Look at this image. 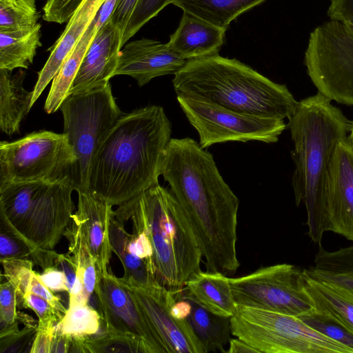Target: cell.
Wrapping results in <instances>:
<instances>
[{
  "label": "cell",
  "instance_id": "obj_42",
  "mask_svg": "<svg viewBox=\"0 0 353 353\" xmlns=\"http://www.w3.org/2000/svg\"><path fill=\"white\" fill-rule=\"evenodd\" d=\"M30 292L42 297L50 303L63 316L67 310L61 301V298L54 294V292L48 289L39 279L38 273L32 272Z\"/></svg>",
  "mask_w": 353,
  "mask_h": 353
},
{
  "label": "cell",
  "instance_id": "obj_11",
  "mask_svg": "<svg viewBox=\"0 0 353 353\" xmlns=\"http://www.w3.org/2000/svg\"><path fill=\"white\" fill-rule=\"evenodd\" d=\"M176 96L204 149L228 141L275 143L288 127L284 119L242 113L198 98Z\"/></svg>",
  "mask_w": 353,
  "mask_h": 353
},
{
  "label": "cell",
  "instance_id": "obj_10",
  "mask_svg": "<svg viewBox=\"0 0 353 353\" xmlns=\"http://www.w3.org/2000/svg\"><path fill=\"white\" fill-rule=\"evenodd\" d=\"M76 156L67 136L42 130L0 142V186L69 176Z\"/></svg>",
  "mask_w": 353,
  "mask_h": 353
},
{
  "label": "cell",
  "instance_id": "obj_13",
  "mask_svg": "<svg viewBox=\"0 0 353 353\" xmlns=\"http://www.w3.org/2000/svg\"><path fill=\"white\" fill-rule=\"evenodd\" d=\"M119 281L144 314L166 353H206L188 321L177 320L170 314L177 292L160 283L145 285L123 276Z\"/></svg>",
  "mask_w": 353,
  "mask_h": 353
},
{
  "label": "cell",
  "instance_id": "obj_28",
  "mask_svg": "<svg viewBox=\"0 0 353 353\" xmlns=\"http://www.w3.org/2000/svg\"><path fill=\"white\" fill-rule=\"evenodd\" d=\"M191 301L192 310L188 321L206 353L217 350L225 352L223 347L229 343L232 334L230 317L214 314Z\"/></svg>",
  "mask_w": 353,
  "mask_h": 353
},
{
  "label": "cell",
  "instance_id": "obj_3",
  "mask_svg": "<svg viewBox=\"0 0 353 353\" xmlns=\"http://www.w3.org/2000/svg\"><path fill=\"white\" fill-rule=\"evenodd\" d=\"M318 92L298 101L288 119L294 143L291 151L295 168L292 177L296 206L307 211V234L320 244L328 232L324 184L330 160L337 143L347 137L352 121Z\"/></svg>",
  "mask_w": 353,
  "mask_h": 353
},
{
  "label": "cell",
  "instance_id": "obj_14",
  "mask_svg": "<svg viewBox=\"0 0 353 353\" xmlns=\"http://www.w3.org/2000/svg\"><path fill=\"white\" fill-rule=\"evenodd\" d=\"M94 294L105 330L136 339L146 353H166L144 314L118 277L109 271L97 274Z\"/></svg>",
  "mask_w": 353,
  "mask_h": 353
},
{
  "label": "cell",
  "instance_id": "obj_48",
  "mask_svg": "<svg viewBox=\"0 0 353 353\" xmlns=\"http://www.w3.org/2000/svg\"><path fill=\"white\" fill-rule=\"evenodd\" d=\"M117 0H105L97 15L96 26L99 29L110 18Z\"/></svg>",
  "mask_w": 353,
  "mask_h": 353
},
{
  "label": "cell",
  "instance_id": "obj_41",
  "mask_svg": "<svg viewBox=\"0 0 353 353\" xmlns=\"http://www.w3.org/2000/svg\"><path fill=\"white\" fill-rule=\"evenodd\" d=\"M139 0H117L110 17L113 24L123 34Z\"/></svg>",
  "mask_w": 353,
  "mask_h": 353
},
{
  "label": "cell",
  "instance_id": "obj_4",
  "mask_svg": "<svg viewBox=\"0 0 353 353\" xmlns=\"http://www.w3.org/2000/svg\"><path fill=\"white\" fill-rule=\"evenodd\" d=\"M113 214L124 223L130 221L133 232L150 239L156 276L162 285L179 292L201 271L198 239L170 190L154 185L118 206Z\"/></svg>",
  "mask_w": 353,
  "mask_h": 353
},
{
  "label": "cell",
  "instance_id": "obj_33",
  "mask_svg": "<svg viewBox=\"0 0 353 353\" xmlns=\"http://www.w3.org/2000/svg\"><path fill=\"white\" fill-rule=\"evenodd\" d=\"M299 318L312 329L346 346L353 352V334L332 318L315 310Z\"/></svg>",
  "mask_w": 353,
  "mask_h": 353
},
{
  "label": "cell",
  "instance_id": "obj_26",
  "mask_svg": "<svg viewBox=\"0 0 353 353\" xmlns=\"http://www.w3.org/2000/svg\"><path fill=\"white\" fill-rule=\"evenodd\" d=\"M41 24L29 31L0 32V69H27L41 46Z\"/></svg>",
  "mask_w": 353,
  "mask_h": 353
},
{
  "label": "cell",
  "instance_id": "obj_16",
  "mask_svg": "<svg viewBox=\"0 0 353 353\" xmlns=\"http://www.w3.org/2000/svg\"><path fill=\"white\" fill-rule=\"evenodd\" d=\"M77 210L67 229L86 246L96 261L97 274L108 272L112 256L110 228L112 206L88 192H78Z\"/></svg>",
  "mask_w": 353,
  "mask_h": 353
},
{
  "label": "cell",
  "instance_id": "obj_6",
  "mask_svg": "<svg viewBox=\"0 0 353 353\" xmlns=\"http://www.w3.org/2000/svg\"><path fill=\"white\" fill-rule=\"evenodd\" d=\"M74 190L69 176L54 181L1 185L0 221L19 235L34 251L52 250L74 214Z\"/></svg>",
  "mask_w": 353,
  "mask_h": 353
},
{
  "label": "cell",
  "instance_id": "obj_45",
  "mask_svg": "<svg viewBox=\"0 0 353 353\" xmlns=\"http://www.w3.org/2000/svg\"><path fill=\"white\" fill-rule=\"evenodd\" d=\"M54 327H37L30 353H50Z\"/></svg>",
  "mask_w": 353,
  "mask_h": 353
},
{
  "label": "cell",
  "instance_id": "obj_50",
  "mask_svg": "<svg viewBox=\"0 0 353 353\" xmlns=\"http://www.w3.org/2000/svg\"><path fill=\"white\" fill-rule=\"evenodd\" d=\"M347 140L348 143H350V146L353 149V121L352 123V127L350 133L347 136Z\"/></svg>",
  "mask_w": 353,
  "mask_h": 353
},
{
  "label": "cell",
  "instance_id": "obj_25",
  "mask_svg": "<svg viewBox=\"0 0 353 353\" xmlns=\"http://www.w3.org/2000/svg\"><path fill=\"white\" fill-rule=\"evenodd\" d=\"M96 23L95 17L54 77L44 105V110L48 114L59 109L68 95L81 61L97 30Z\"/></svg>",
  "mask_w": 353,
  "mask_h": 353
},
{
  "label": "cell",
  "instance_id": "obj_8",
  "mask_svg": "<svg viewBox=\"0 0 353 353\" xmlns=\"http://www.w3.org/2000/svg\"><path fill=\"white\" fill-rule=\"evenodd\" d=\"M59 109L63 117V133L76 156L69 176L75 191L88 192L92 157L123 112L116 103L110 83L90 91L69 94Z\"/></svg>",
  "mask_w": 353,
  "mask_h": 353
},
{
  "label": "cell",
  "instance_id": "obj_17",
  "mask_svg": "<svg viewBox=\"0 0 353 353\" xmlns=\"http://www.w3.org/2000/svg\"><path fill=\"white\" fill-rule=\"evenodd\" d=\"M122 37V32L113 24L111 18L97 30L69 94L90 91L110 83V79L114 77L123 48Z\"/></svg>",
  "mask_w": 353,
  "mask_h": 353
},
{
  "label": "cell",
  "instance_id": "obj_9",
  "mask_svg": "<svg viewBox=\"0 0 353 353\" xmlns=\"http://www.w3.org/2000/svg\"><path fill=\"white\" fill-rule=\"evenodd\" d=\"M304 65L318 92L353 105V25L330 19L316 26L309 36Z\"/></svg>",
  "mask_w": 353,
  "mask_h": 353
},
{
  "label": "cell",
  "instance_id": "obj_2",
  "mask_svg": "<svg viewBox=\"0 0 353 353\" xmlns=\"http://www.w3.org/2000/svg\"><path fill=\"white\" fill-rule=\"evenodd\" d=\"M171 132L161 106L123 113L92 157L88 192L119 206L158 184Z\"/></svg>",
  "mask_w": 353,
  "mask_h": 353
},
{
  "label": "cell",
  "instance_id": "obj_18",
  "mask_svg": "<svg viewBox=\"0 0 353 353\" xmlns=\"http://www.w3.org/2000/svg\"><path fill=\"white\" fill-rule=\"evenodd\" d=\"M123 47L114 77L130 76L139 86L157 77L175 74L187 62L168 43L154 39L143 38L127 43Z\"/></svg>",
  "mask_w": 353,
  "mask_h": 353
},
{
  "label": "cell",
  "instance_id": "obj_43",
  "mask_svg": "<svg viewBox=\"0 0 353 353\" xmlns=\"http://www.w3.org/2000/svg\"><path fill=\"white\" fill-rule=\"evenodd\" d=\"M41 281L52 292L68 293L67 279L64 272L57 267L48 268L42 274H38Z\"/></svg>",
  "mask_w": 353,
  "mask_h": 353
},
{
  "label": "cell",
  "instance_id": "obj_24",
  "mask_svg": "<svg viewBox=\"0 0 353 353\" xmlns=\"http://www.w3.org/2000/svg\"><path fill=\"white\" fill-rule=\"evenodd\" d=\"M303 271L313 279L353 290V245L328 251L320 243L314 264Z\"/></svg>",
  "mask_w": 353,
  "mask_h": 353
},
{
  "label": "cell",
  "instance_id": "obj_23",
  "mask_svg": "<svg viewBox=\"0 0 353 353\" xmlns=\"http://www.w3.org/2000/svg\"><path fill=\"white\" fill-rule=\"evenodd\" d=\"M305 277L306 290L314 310L332 318L353 334V290L313 279L305 274Z\"/></svg>",
  "mask_w": 353,
  "mask_h": 353
},
{
  "label": "cell",
  "instance_id": "obj_47",
  "mask_svg": "<svg viewBox=\"0 0 353 353\" xmlns=\"http://www.w3.org/2000/svg\"><path fill=\"white\" fill-rule=\"evenodd\" d=\"M71 343V337L59 333L54 330L52 341L50 353L69 352Z\"/></svg>",
  "mask_w": 353,
  "mask_h": 353
},
{
  "label": "cell",
  "instance_id": "obj_1",
  "mask_svg": "<svg viewBox=\"0 0 353 353\" xmlns=\"http://www.w3.org/2000/svg\"><path fill=\"white\" fill-rule=\"evenodd\" d=\"M161 175L198 239L206 270L234 274L239 200L221 176L213 155L190 137L171 139Z\"/></svg>",
  "mask_w": 353,
  "mask_h": 353
},
{
  "label": "cell",
  "instance_id": "obj_40",
  "mask_svg": "<svg viewBox=\"0 0 353 353\" xmlns=\"http://www.w3.org/2000/svg\"><path fill=\"white\" fill-rule=\"evenodd\" d=\"M0 322L1 325L13 323L17 319L19 311L17 292L15 287L8 281L0 285Z\"/></svg>",
  "mask_w": 353,
  "mask_h": 353
},
{
  "label": "cell",
  "instance_id": "obj_30",
  "mask_svg": "<svg viewBox=\"0 0 353 353\" xmlns=\"http://www.w3.org/2000/svg\"><path fill=\"white\" fill-rule=\"evenodd\" d=\"M103 321L99 312L88 303L68 307L54 326V330L70 337L92 336L98 333Z\"/></svg>",
  "mask_w": 353,
  "mask_h": 353
},
{
  "label": "cell",
  "instance_id": "obj_38",
  "mask_svg": "<svg viewBox=\"0 0 353 353\" xmlns=\"http://www.w3.org/2000/svg\"><path fill=\"white\" fill-rule=\"evenodd\" d=\"M38 325H25L8 335L0 337V353L30 352L36 336Z\"/></svg>",
  "mask_w": 353,
  "mask_h": 353
},
{
  "label": "cell",
  "instance_id": "obj_22",
  "mask_svg": "<svg viewBox=\"0 0 353 353\" xmlns=\"http://www.w3.org/2000/svg\"><path fill=\"white\" fill-rule=\"evenodd\" d=\"M25 74L21 69L15 74L0 69V128L9 136L19 132L22 119L32 107L33 92L23 85Z\"/></svg>",
  "mask_w": 353,
  "mask_h": 353
},
{
  "label": "cell",
  "instance_id": "obj_32",
  "mask_svg": "<svg viewBox=\"0 0 353 353\" xmlns=\"http://www.w3.org/2000/svg\"><path fill=\"white\" fill-rule=\"evenodd\" d=\"M87 352L146 353L143 346L130 336L104 330L101 334L87 336L84 341Z\"/></svg>",
  "mask_w": 353,
  "mask_h": 353
},
{
  "label": "cell",
  "instance_id": "obj_49",
  "mask_svg": "<svg viewBox=\"0 0 353 353\" xmlns=\"http://www.w3.org/2000/svg\"><path fill=\"white\" fill-rule=\"evenodd\" d=\"M226 352L228 353H259L256 350L236 337L230 339L229 348Z\"/></svg>",
  "mask_w": 353,
  "mask_h": 353
},
{
  "label": "cell",
  "instance_id": "obj_29",
  "mask_svg": "<svg viewBox=\"0 0 353 353\" xmlns=\"http://www.w3.org/2000/svg\"><path fill=\"white\" fill-rule=\"evenodd\" d=\"M130 236L131 234L125 228V223L113 214L110 222V240L112 252L117 254L123 265V277L145 285L160 283L147 263L130 252Z\"/></svg>",
  "mask_w": 353,
  "mask_h": 353
},
{
  "label": "cell",
  "instance_id": "obj_36",
  "mask_svg": "<svg viewBox=\"0 0 353 353\" xmlns=\"http://www.w3.org/2000/svg\"><path fill=\"white\" fill-rule=\"evenodd\" d=\"M32 248L16 232L0 221V261L10 259H28Z\"/></svg>",
  "mask_w": 353,
  "mask_h": 353
},
{
  "label": "cell",
  "instance_id": "obj_5",
  "mask_svg": "<svg viewBox=\"0 0 353 353\" xmlns=\"http://www.w3.org/2000/svg\"><path fill=\"white\" fill-rule=\"evenodd\" d=\"M175 92L250 114L284 119L298 101L288 88L235 59L218 54L187 60L172 80Z\"/></svg>",
  "mask_w": 353,
  "mask_h": 353
},
{
  "label": "cell",
  "instance_id": "obj_31",
  "mask_svg": "<svg viewBox=\"0 0 353 353\" xmlns=\"http://www.w3.org/2000/svg\"><path fill=\"white\" fill-rule=\"evenodd\" d=\"M39 18L35 0H0V32L31 30Z\"/></svg>",
  "mask_w": 353,
  "mask_h": 353
},
{
  "label": "cell",
  "instance_id": "obj_39",
  "mask_svg": "<svg viewBox=\"0 0 353 353\" xmlns=\"http://www.w3.org/2000/svg\"><path fill=\"white\" fill-rule=\"evenodd\" d=\"M83 0H48L43 8V19L48 22L68 21Z\"/></svg>",
  "mask_w": 353,
  "mask_h": 353
},
{
  "label": "cell",
  "instance_id": "obj_37",
  "mask_svg": "<svg viewBox=\"0 0 353 353\" xmlns=\"http://www.w3.org/2000/svg\"><path fill=\"white\" fill-rule=\"evenodd\" d=\"M21 308L30 309L35 313L39 319L38 327H54L63 317L50 303L32 292L23 297Z\"/></svg>",
  "mask_w": 353,
  "mask_h": 353
},
{
  "label": "cell",
  "instance_id": "obj_15",
  "mask_svg": "<svg viewBox=\"0 0 353 353\" xmlns=\"http://www.w3.org/2000/svg\"><path fill=\"white\" fill-rule=\"evenodd\" d=\"M328 231L353 242V149L347 137L336 145L324 184Z\"/></svg>",
  "mask_w": 353,
  "mask_h": 353
},
{
  "label": "cell",
  "instance_id": "obj_12",
  "mask_svg": "<svg viewBox=\"0 0 353 353\" xmlns=\"http://www.w3.org/2000/svg\"><path fill=\"white\" fill-rule=\"evenodd\" d=\"M230 283L236 305L297 317L314 310L303 269L294 265L261 267L250 274L230 278Z\"/></svg>",
  "mask_w": 353,
  "mask_h": 353
},
{
  "label": "cell",
  "instance_id": "obj_35",
  "mask_svg": "<svg viewBox=\"0 0 353 353\" xmlns=\"http://www.w3.org/2000/svg\"><path fill=\"white\" fill-rule=\"evenodd\" d=\"M171 0H139L122 37V47Z\"/></svg>",
  "mask_w": 353,
  "mask_h": 353
},
{
  "label": "cell",
  "instance_id": "obj_34",
  "mask_svg": "<svg viewBox=\"0 0 353 353\" xmlns=\"http://www.w3.org/2000/svg\"><path fill=\"white\" fill-rule=\"evenodd\" d=\"M4 276L16 288L18 308H21L23 297L30 292L34 263L28 259L1 260Z\"/></svg>",
  "mask_w": 353,
  "mask_h": 353
},
{
  "label": "cell",
  "instance_id": "obj_21",
  "mask_svg": "<svg viewBox=\"0 0 353 353\" xmlns=\"http://www.w3.org/2000/svg\"><path fill=\"white\" fill-rule=\"evenodd\" d=\"M182 293L219 316L231 317L236 310L230 278L221 272L201 270L188 281Z\"/></svg>",
  "mask_w": 353,
  "mask_h": 353
},
{
  "label": "cell",
  "instance_id": "obj_19",
  "mask_svg": "<svg viewBox=\"0 0 353 353\" xmlns=\"http://www.w3.org/2000/svg\"><path fill=\"white\" fill-rule=\"evenodd\" d=\"M105 0H83L58 40L44 66L38 74L32 90V106L39 99L50 81H52L63 61L73 50L89 24L96 17Z\"/></svg>",
  "mask_w": 353,
  "mask_h": 353
},
{
  "label": "cell",
  "instance_id": "obj_7",
  "mask_svg": "<svg viewBox=\"0 0 353 353\" xmlns=\"http://www.w3.org/2000/svg\"><path fill=\"white\" fill-rule=\"evenodd\" d=\"M230 328L259 353H353L299 317L274 311L236 305Z\"/></svg>",
  "mask_w": 353,
  "mask_h": 353
},
{
  "label": "cell",
  "instance_id": "obj_46",
  "mask_svg": "<svg viewBox=\"0 0 353 353\" xmlns=\"http://www.w3.org/2000/svg\"><path fill=\"white\" fill-rule=\"evenodd\" d=\"M57 268H59L65 275L69 293L73 287L77 277V266L72 255L69 252L68 254H59Z\"/></svg>",
  "mask_w": 353,
  "mask_h": 353
},
{
  "label": "cell",
  "instance_id": "obj_27",
  "mask_svg": "<svg viewBox=\"0 0 353 353\" xmlns=\"http://www.w3.org/2000/svg\"><path fill=\"white\" fill-rule=\"evenodd\" d=\"M266 0H171V3L204 21L228 28L242 13Z\"/></svg>",
  "mask_w": 353,
  "mask_h": 353
},
{
  "label": "cell",
  "instance_id": "obj_44",
  "mask_svg": "<svg viewBox=\"0 0 353 353\" xmlns=\"http://www.w3.org/2000/svg\"><path fill=\"white\" fill-rule=\"evenodd\" d=\"M327 16L330 20L353 25V0H330Z\"/></svg>",
  "mask_w": 353,
  "mask_h": 353
},
{
  "label": "cell",
  "instance_id": "obj_20",
  "mask_svg": "<svg viewBox=\"0 0 353 353\" xmlns=\"http://www.w3.org/2000/svg\"><path fill=\"white\" fill-rule=\"evenodd\" d=\"M226 30L183 12L168 44L186 60L216 54L223 43Z\"/></svg>",
  "mask_w": 353,
  "mask_h": 353
}]
</instances>
